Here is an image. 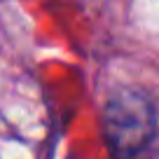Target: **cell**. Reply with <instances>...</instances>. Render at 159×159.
Segmentation results:
<instances>
[{
    "label": "cell",
    "instance_id": "6da1fadb",
    "mask_svg": "<svg viewBox=\"0 0 159 159\" xmlns=\"http://www.w3.org/2000/svg\"><path fill=\"white\" fill-rule=\"evenodd\" d=\"M154 108L138 89H119L105 108V131L115 159H148L154 140Z\"/></svg>",
    "mask_w": 159,
    "mask_h": 159
}]
</instances>
